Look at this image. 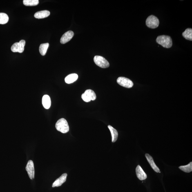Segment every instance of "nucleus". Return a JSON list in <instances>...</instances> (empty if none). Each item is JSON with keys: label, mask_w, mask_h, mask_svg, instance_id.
Returning <instances> with one entry per match:
<instances>
[{"label": "nucleus", "mask_w": 192, "mask_h": 192, "mask_svg": "<svg viewBox=\"0 0 192 192\" xmlns=\"http://www.w3.org/2000/svg\"><path fill=\"white\" fill-rule=\"evenodd\" d=\"M156 42L159 44L166 48H171L173 45L172 40L171 37L169 36H159L157 37Z\"/></svg>", "instance_id": "f257e3e1"}, {"label": "nucleus", "mask_w": 192, "mask_h": 192, "mask_svg": "<svg viewBox=\"0 0 192 192\" xmlns=\"http://www.w3.org/2000/svg\"><path fill=\"white\" fill-rule=\"evenodd\" d=\"M55 127L57 131L63 133H67L69 131V126L67 121L64 118L59 119L56 123Z\"/></svg>", "instance_id": "f03ea898"}, {"label": "nucleus", "mask_w": 192, "mask_h": 192, "mask_svg": "<svg viewBox=\"0 0 192 192\" xmlns=\"http://www.w3.org/2000/svg\"><path fill=\"white\" fill-rule=\"evenodd\" d=\"M159 24V21L158 19L153 15L149 16L146 19V25L150 28H156L158 27Z\"/></svg>", "instance_id": "7ed1b4c3"}, {"label": "nucleus", "mask_w": 192, "mask_h": 192, "mask_svg": "<svg viewBox=\"0 0 192 192\" xmlns=\"http://www.w3.org/2000/svg\"><path fill=\"white\" fill-rule=\"evenodd\" d=\"M94 60L95 64L101 68H107L109 67L110 64L108 61L104 57L101 56H95Z\"/></svg>", "instance_id": "20e7f679"}, {"label": "nucleus", "mask_w": 192, "mask_h": 192, "mask_svg": "<svg viewBox=\"0 0 192 192\" xmlns=\"http://www.w3.org/2000/svg\"><path fill=\"white\" fill-rule=\"evenodd\" d=\"M25 43L24 40H21L19 42L16 43L12 45L11 50L12 52L22 53L24 50Z\"/></svg>", "instance_id": "39448f33"}, {"label": "nucleus", "mask_w": 192, "mask_h": 192, "mask_svg": "<svg viewBox=\"0 0 192 192\" xmlns=\"http://www.w3.org/2000/svg\"><path fill=\"white\" fill-rule=\"evenodd\" d=\"M118 84L124 87L130 88L133 86V83L131 80L124 77H119L117 80Z\"/></svg>", "instance_id": "423d86ee"}, {"label": "nucleus", "mask_w": 192, "mask_h": 192, "mask_svg": "<svg viewBox=\"0 0 192 192\" xmlns=\"http://www.w3.org/2000/svg\"><path fill=\"white\" fill-rule=\"evenodd\" d=\"M26 170L31 180H32L34 178V177H35V169H34V163L32 160H29L28 161L26 166Z\"/></svg>", "instance_id": "0eeeda50"}, {"label": "nucleus", "mask_w": 192, "mask_h": 192, "mask_svg": "<svg viewBox=\"0 0 192 192\" xmlns=\"http://www.w3.org/2000/svg\"><path fill=\"white\" fill-rule=\"evenodd\" d=\"M74 35V32L72 31H69L66 32L62 37L60 40L61 43L62 44H65L71 40Z\"/></svg>", "instance_id": "6e6552de"}, {"label": "nucleus", "mask_w": 192, "mask_h": 192, "mask_svg": "<svg viewBox=\"0 0 192 192\" xmlns=\"http://www.w3.org/2000/svg\"><path fill=\"white\" fill-rule=\"evenodd\" d=\"M67 174V173L63 174L60 177L56 180L52 184V187H59L62 185L63 183L66 182Z\"/></svg>", "instance_id": "1a4fd4ad"}, {"label": "nucleus", "mask_w": 192, "mask_h": 192, "mask_svg": "<svg viewBox=\"0 0 192 192\" xmlns=\"http://www.w3.org/2000/svg\"><path fill=\"white\" fill-rule=\"evenodd\" d=\"M136 172L137 176L139 180H144L147 178V175L140 166L138 165L137 166Z\"/></svg>", "instance_id": "9d476101"}, {"label": "nucleus", "mask_w": 192, "mask_h": 192, "mask_svg": "<svg viewBox=\"0 0 192 192\" xmlns=\"http://www.w3.org/2000/svg\"><path fill=\"white\" fill-rule=\"evenodd\" d=\"M145 156L147 159L148 163L151 166L152 169L155 171L156 172L160 173V170L159 168L156 166V165L155 163L154 162L153 158L149 154L146 153L145 155Z\"/></svg>", "instance_id": "9b49d317"}, {"label": "nucleus", "mask_w": 192, "mask_h": 192, "mask_svg": "<svg viewBox=\"0 0 192 192\" xmlns=\"http://www.w3.org/2000/svg\"><path fill=\"white\" fill-rule=\"evenodd\" d=\"M50 12L49 11L45 10L38 12L34 15V17L37 19H43L48 17L50 15Z\"/></svg>", "instance_id": "f8f14e48"}, {"label": "nucleus", "mask_w": 192, "mask_h": 192, "mask_svg": "<svg viewBox=\"0 0 192 192\" xmlns=\"http://www.w3.org/2000/svg\"><path fill=\"white\" fill-rule=\"evenodd\" d=\"M43 106L46 109H49L51 105V100L50 97L48 95H45L43 96L42 99Z\"/></svg>", "instance_id": "ddd939ff"}, {"label": "nucleus", "mask_w": 192, "mask_h": 192, "mask_svg": "<svg viewBox=\"0 0 192 192\" xmlns=\"http://www.w3.org/2000/svg\"><path fill=\"white\" fill-rule=\"evenodd\" d=\"M78 78V75L77 74L73 73L70 74L65 78V81L66 83L70 84L75 82Z\"/></svg>", "instance_id": "4468645a"}, {"label": "nucleus", "mask_w": 192, "mask_h": 192, "mask_svg": "<svg viewBox=\"0 0 192 192\" xmlns=\"http://www.w3.org/2000/svg\"><path fill=\"white\" fill-rule=\"evenodd\" d=\"M108 128H109L111 134L112 142L113 143L115 142L117 140L118 137V133L117 130L111 126L108 125Z\"/></svg>", "instance_id": "2eb2a0df"}, {"label": "nucleus", "mask_w": 192, "mask_h": 192, "mask_svg": "<svg viewBox=\"0 0 192 192\" xmlns=\"http://www.w3.org/2000/svg\"><path fill=\"white\" fill-rule=\"evenodd\" d=\"M182 35L185 38L190 41L192 40V29L188 28L183 32Z\"/></svg>", "instance_id": "dca6fc26"}, {"label": "nucleus", "mask_w": 192, "mask_h": 192, "mask_svg": "<svg viewBox=\"0 0 192 192\" xmlns=\"http://www.w3.org/2000/svg\"><path fill=\"white\" fill-rule=\"evenodd\" d=\"M49 46V44L48 43H43L40 45L39 51L42 55L45 56L46 55Z\"/></svg>", "instance_id": "f3484780"}, {"label": "nucleus", "mask_w": 192, "mask_h": 192, "mask_svg": "<svg viewBox=\"0 0 192 192\" xmlns=\"http://www.w3.org/2000/svg\"><path fill=\"white\" fill-rule=\"evenodd\" d=\"M179 169L186 173H190L192 171V162H191L187 165L179 166Z\"/></svg>", "instance_id": "a211bd4d"}, {"label": "nucleus", "mask_w": 192, "mask_h": 192, "mask_svg": "<svg viewBox=\"0 0 192 192\" xmlns=\"http://www.w3.org/2000/svg\"><path fill=\"white\" fill-rule=\"evenodd\" d=\"M84 93L88 96L91 100H95L97 98V96L95 92L91 89L86 90Z\"/></svg>", "instance_id": "6ab92c4d"}, {"label": "nucleus", "mask_w": 192, "mask_h": 192, "mask_svg": "<svg viewBox=\"0 0 192 192\" xmlns=\"http://www.w3.org/2000/svg\"><path fill=\"white\" fill-rule=\"evenodd\" d=\"M38 0H24L23 4L27 6H36L39 4Z\"/></svg>", "instance_id": "aec40b11"}, {"label": "nucleus", "mask_w": 192, "mask_h": 192, "mask_svg": "<svg viewBox=\"0 0 192 192\" xmlns=\"http://www.w3.org/2000/svg\"><path fill=\"white\" fill-rule=\"evenodd\" d=\"M9 17L6 14L0 13V24H4L8 22Z\"/></svg>", "instance_id": "412c9836"}, {"label": "nucleus", "mask_w": 192, "mask_h": 192, "mask_svg": "<svg viewBox=\"0 0 192 192\" xmlns=\"http://www.w3.org/2000/svg\"><path fill=\"white\" fill-rule=\"evenodd\" d=\"M81 97L82 98L83 101H84L85 102H89L91 101V100L84 93L82 95H81Z\"/></svg>", "instance_id": "4be33fe9"}]
</instances>
